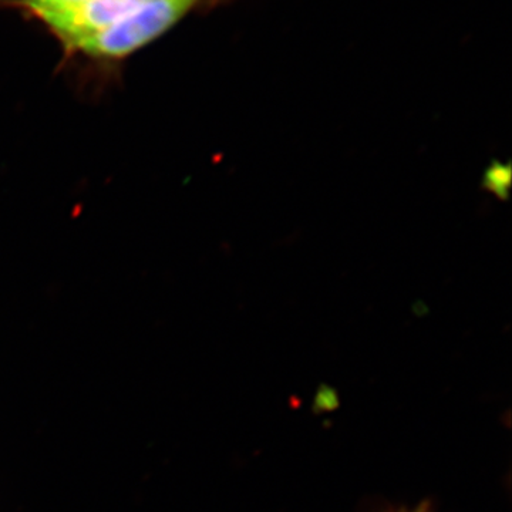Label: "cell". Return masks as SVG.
I'll return each instance as SVG.
<instances>
[{
  "instance_id": "6da1fadb",
  "label": "cell",
  "mask_w": 512,
  "mask_h": 512,
  "mask_svg": "<svg viewBox=\"0 0 512 512\" xmlns=\"http://www.w3.org/2000/svg\"><path fill=\"white\" fill-rule=\"evenodd\" d=\"M231 2L234 0H146L113 28L80 47L67 67H73L89 87L103 89L117 79L126 60L167 35L188 16L211 12Z\"/></svg>"
},
{
  "instance_id": "7a4b0ae2",
  "label": "cell",
  "mask_w": 512,
  "mask_h": 512,
  "mask_svg": "<svg viewBox=\"0 0 512 512\" xmlns=\"http://www.w3.org/2000/svg\"><path fill=\"white\" fill-rule=\"evenodd\" d=\"M146 0H84L76 8L40 20L63 50L67 63L89 40L113 28Z\"/></svg>"
},
{
  "instance_id": "3957f363",
  "label": "cell",
  "mask_w": 512,
  "mask_h": 512,
  "mask_svg": "<svg viewBox=\"0 0 512 512\" xmlns=\"http://www.w3.org/2000/svg\"><path fill=\"white\" fill-rule=\"evenodd\" d=\"M400 512H430V511H427V510H424V508H416V510H412V511H400Z\"/></svg>"
}]
</instances>
